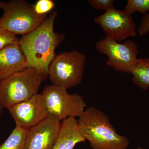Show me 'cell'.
I'll list each match as a JSON object with an SVG mask.
<instances>
[{
	"instance_id": "obj_1",
	"label": "cell",
	"mask_w": 149,
	"mask_h": 149,
	"mask_svg": "<svg viewBox=\"0 0 149 149\" xmlns=\"http://www.w3.org/2000/svg\"><path fill=\"white\" fill-rule=\"evenodd\" d=\"M57 15V13L54 11L39 27L19 39L27 67L36 70L43 81L49 76L50 65L56 56V49L65 38L64 34L54 31Z\"/></svg>"
},
{
	"instance_id": "obj_2",
	"label": "cell",
	"mask_w": 149,
	"mask_h": 149,
	"mask_svg": "<svg viewBox=\"0 0 149 149\" xmlns=\"http://www.w3.org/2000/svg\"><path fill=\"white\" fill-rule=\"evenodd\" d=\"M78 128L93 149H127L129 140L118 134L103 111L94 107L85 110L77 120Z\"/></svg>"
},
{
	"instance_id": "obj_3",
	"label": "cell",
	"mask_w": 149,
	"mask_h": 149,
	"mask_svg": "<svg viewBox=\"0 0 149 149\" xmlns=\"http://www.w3.org/2000/svg\"><path fill=\"white\" fill-rule=\"evenodd\" d=\"M43 80L32 68L16 72L0 82V104L8 109L16 104L27 100L38 94Z\"/></svg>"
},
{
	"instance_id": "obj_4",
	"label": "cell",
	"mask_w": 149,
	"mask_h": 149,
	"mask_svg": "<svg viewBox=\"0 0 149 149\" xmlns=\"http://www.w3.org/2000/svg\"><path fill=\"white\" fill-rule=\"evenodd\" d=\"M3 14L0 17V27L14 35L24 36L32 32L45 20L47 15H39L33 5L24 0L5 2Z\"/></svg>"
},
{
	"instance_id": "obj_5",
	"label": "cell",
	"mask_w": 149,
	"mask_h": 149,
	"mask_svg": "<svg viewBox=\"0 0 149 149\" xmlns=\"http://www.w3.org/2000/svg\"><path fill=\"white\" fill-rule=\"evenodd\" d=\"M86 56L78 51L64 52L56 56L49 71L52 85L68 89L78 86L82 82Z\"/></svg>"
},
{
	"instance_id": "obj_6",
	"label": "cell",
	"mask_w": 149,
	"mask_h": 149,
	"mask_svg": "<svg viewBox=\"0 0 149 149\" xmlns=\"http://www.w3.org/2000/svg\"><path fill=\"white\" fill-rule=\"evenodd\" d=\"M42 96L48 113L61 121L68 118L79 117L87 106L82 96L69 94L66 88L55 85L46 86Z\"/></svg>"
},
{
	"instance_id": "obj_7",
	"label": "cell",
	"mask_w": 149,
	"mask_h": 149,
	"mask_svg": "<svg viewBox=\"0 0 149 149\" xmlns=\"http://www.w3.org/2000/svg\"><path fill=\"white\" fill-rule=\"evenodd\" d=\"M96 48L100 53L107 56V65L117 72L131 73L139 61L138 46L131 40L120 44L106 36L96 43Z\"/></svg>"
},
{
	"instance_id": "obj_8",
	"label": "cell",
	"mask_w": 149,
	"mask_h": 149,
	"mask_svg": "<svg viewBox=\"0 0 149 149\" xmlns=\"http://www.w3.org/2000/svg\"><path fill=\"white\" fill-rule=\"evenodd\" d=\"M94 21L106 34L117 42L137 36L136 23L130 13L115 8L96 17Z\"/></svg>"
},
{
	"instance_id": "obj_9",
	"label": "cell",
	"mask_w": 149,
	"mask_h": 149,
	"mask_svg": "<svg viewBox=\"0 0 149 149\" xmlns=\"http://www.w3.org/2000/svg\"><path fill=\"white\" fill-rule=\"evenodd\" d=\"M16 126L29 130L44 120L49 114L42 94H37L27 100L8 109Z\"/></svg>"
},
{
	"instance_id": "obj_10",
	"label": "cell",
	"mask_w": 149,
	"mask_h": 149,
	"mask_svg": "<svg viewBox=\"0 0 149 149\" xmlns=\"http://www.w3.org/2000/svg\"><path fill=\"white\" fill-rule=\"evenodd\" d=\"M61 120L49 114L42 122L29 129L24 149H52L58 135Z\"/></svg>"
},
{
	"instance_id": "obj_11",
	"label": "cell",
	"mask_w": 149,
	"mask_h": 149,
	"mask_svg": "<svg viewBox=\"0 0 149 149\" xmlns=\"http://www.w3.org/2000/svg\"><path fill=\"white\" fill-rule=\"evenodd\" d=\"M27 67L18 42L10 43L0 49V82Z\"/></svg>"
},
{
	"instance_id": "obj_12",
	"label": "cell",
	"mask_w": 149,
	"mask_h": 149,
	"mask_svg": "<svg viewBox=\"0 0 149 149\" xmlns=\"http://www.w3.org/2000/svg\"><path fill=\"white\" fill-rule=\"evenodd\" d=\"M85 141L79 131L77 120L68 118L61 123L58 134L52 149H73L76 144Z\"/></svg>"
},
{
	"instance_id": "obj_13",
	"label": "cell",
	"mask_w": 149,
	"mask_h": 149,
	"mask_svg": "<svg viewBox=\"0 0 149 149\" xmlns=\"http://www.w3.org/2000/svg\"><path fill=\"white\" fill-rule=\"evenodd\" d=\"M132 82L143 91L149 88V57L139 58L131 72Z\"/></svg>"
},
{
	"instance_id": "obj_14",
	"label": "cell",
	"mask_w": 149,
	"mask_h": 149,
	"mask_svg": "<svg viewBox=\"0 0 149 149\" xmlns=\"http://www.w3.org/2000/svg\"><path fill=\"white\" fill-rule=\"evenodd\" d=\"M28 131L16 126L7 139L0 146V149H24Z\"/></svg>"
},
{
	"instance_id": "obj_15",
	"label": "cell",
	"mask_w": 149,
	"mask_h": 149,
	"mask_svg": "<svg viewBox=\"0 0 149 149\" xmlns=\"http://www.w3.org/2000/svg\"><path fill=\"white\" fill-rule=\"evenodd\" d=\"M124 10L131 15L139 12L144 15L149 11V0H128Z\"/></svg>"
},
{
	"instance_id": "obj_16",
	"label": "cell",
	"mask_w": 149,
	"mask_h": 149,
	"mask_svg": "<svg viewBox=\"0 0 149 149\" xmlns=\"http://www.w3.org/2000/svg\"><path fill=\"white\" fill-rule=\"evenodd\" d=\"M34 10L39 15H46L54 8V3L52 0H38L33 5Z\"/></svg>"
},
{
	"instance_id": "obj_17",
	"label": "cell",
	"mask_w": 149,
	"mask_h": 149,
	"mask_svg": "<svg viewBox=\"0 0 149 149\" xmlns=\"http://www.w3.org/2000/svg\"><path fill=\"white\" fill-rule=\"evenodd\" d=\"M88 1L91 7L97 10H105L106 12L114 8V0H89Z\"/></svg>"
},
{
	"instance_id": "obj_18",
	"label": "cell",
	"mask_w": 149,
	"mask_h": 149,
	"mask_svg": "<svg viewBox=\"0 0 149 149\" xmlns=\"http://www.w3.org/2000/svg\"><path fill=\"white\" fill-rule=\"evenodd\" d=\"M18 41L19 39L15 35L0 27V49L8 44Z\"/></svg>"
},
{
	"instance_id": "obj_19",
	"label": "cell",
	"mask_w": 149,
	"mask_h": 149,
	"mask_svg": "<svg viewBox=\"0 0 149 149\" xmlns=\"http://www.w3.org/2000/svg\"><path fill=\"white\" fill-rule=\"evenodd\" d=\"M137 32L141 36L146 35L149 32V13L144 15L142 17L141 24L137 29Z\"/></svg>"
},
{
	"instance_id": "obj_20",
	"label": "cell",
	"mask_w": 149,
	"mask_h": 149,
	"mask_svg": "<svg viewBox=\"0 0 149 149\" xmlns=\"http://www.w3.org/2000/svg\"><path fill=\"white\" fill-rule=\"evenodd\" d=\"M4 2H0V8L2 9Z\"/></svg>"
},
{
	"instance_id": "obj_21",
	"label": "cell",
	"mask_w": 149,
	"mask_h": 149,
	"mask_svg": "<svg viewBox=\"0 0 149 149\" xmlns=\"http://www.w3.org/2000/svg\"><path fill=\"white\" fill-rule=\"evenodd\" d=\"M3 107H2V106L1 105V104H0V116H1V115L2 112L3 110Z\"/></svg>"
},
{
	"instance_id": "obj_22",
	"label": "cell",
	"mask_w": 149,
	"mask_h": 149,
	"mask_svg": "<svg viewBox=\"0 0 149 149\" xmlns=\"http://www.w3.org/2000/svg\"><path fill=\"white\" fill-rule=\"evenodd\" d=\"M136 149H143V148H141V147H139L138 148H137Z\"/></svg>"
}]
</instances>
